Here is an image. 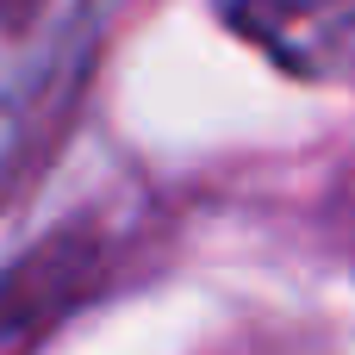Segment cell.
<instances>
[{
    "label": "cell",
    "instance_id": "1",
    "mask_svg": "<svg viewBox=\"0 0 355 355\" xmlns=\"http://www.w3.org/2000/svg\"><path fill=\"white\" fill-rule=\"evenodd\" d=\"M231 19L300 75L355 69V0H231Z\"/></svg>",
    "mask_w": 355,
    "mask_h": 355
}]
</instances>
